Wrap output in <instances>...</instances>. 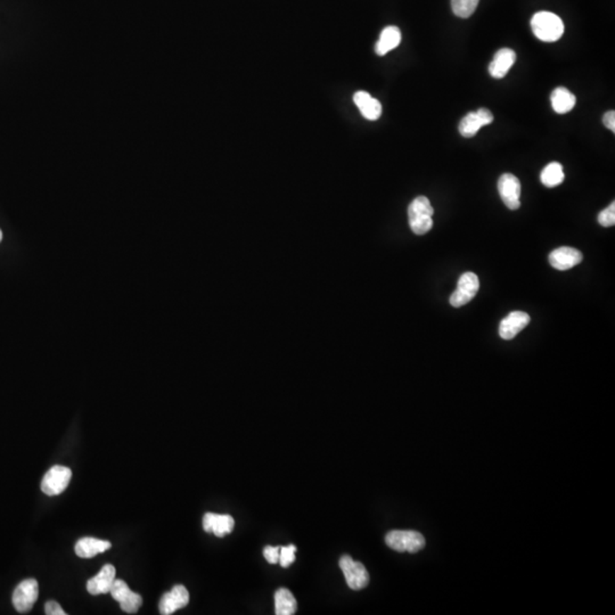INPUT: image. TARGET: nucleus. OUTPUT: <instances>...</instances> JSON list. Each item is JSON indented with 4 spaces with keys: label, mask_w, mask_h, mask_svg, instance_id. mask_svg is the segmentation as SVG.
Instances as JSON below:
<instances>
[{
    "label": "nucleus",
    "mask_w": 615,
    "mask_h": 615,
    "mask_svg": "<svg viewBox=\"0 0 615 615\" xmlns=\"http://www.w3.org/2000/svg\"><path fill=\"white\" fill-rule=\"evenodd\" d=\"M531 29L539 40L554 43L562 38L564 33L563 21L551 12H539L534 15Z\"/></svg>",
    "instance_id": "f257e3e1"
},
{
    "label": "nucleus",
    "mask_w": 615,
    "mask_h": 615,
    "mask_svg": "<svg viewBox=\"0 0 615 615\" xmlns=\"http://www.w3.org/2000/svg\"><path fill=\"white\" fill-rule=\"evenodd\" d=\"M433 213L434 209L431 205L429 198L425 196H418L412 201L408 208V219L410 226L416 235H425L432 230Z\"/></svg>",
    "instance_id": "f03ea898"
},
{
    "label": "nucleus",
    "mask_w": 615,
    "mask_h": 615,
    "mask_svg": "<svg viewBox=\"0 0 615 615\" xmlns=\"http://www.w3.org/2000/svg\"><path fill=\"white\" fill-rule=\"evenodd\" d=\"M385 543L393 551L415 554L425 547V538L417 531L393 530L386 534Z\"/></svg>",
    "instance_id": "7ed1b4c3"
},
{
    "label": "nucleus",
    "mask_w": 615,
    "mask_h": 615,
    "mask_svg": "<svg viewBox=\"0 0 615 615\" xmlns=\"http://www.w3.org/2000/svg\"><path fill=\"white\" fill-rule=\"evenodd\" d=\"M72 478V470L65 466L56 465L50 468L41 481V490L47 496H57L67 489Z\"/></svg>",
    "instance_id": "20e7f679"
},
{
    "label": "nucleus",
    "mask_w": 615,
    "mask_h": 615,
    "mask_svg": "<svg viewBox=\"0 0 615 615\" xmlns=\"http://www.w3.org/2000/svg\"><path fill=\"white\" fill-rule=\"evenodd\" d=\"M39 585L35 579L22 581L13 592V605L20 613L29 612L38 599Z\"/></svg>",
    "instance_id": "39448f33"
},
{
    "label": "nucleus",
    "mask_w": 615,
    "mask_h": 615,
    "mask_svg": "<svg viewBox=\"0 0 615 615\" xmlns=\"http://www.w3.org/2000/svg\"><path fill=\"white\" fill-rule=\"evenodd\" d=\"M340 568L346 577V583L352 590H361L369 583V575L365 566L360 562H356L348 555H344L340 560Z\"/></svg>",
    "instance_id": "423d86ee"
},
{
    "label": "nucleus",
    "mask_w": 615,
    "mask_h": 615,
    "mask_svg": "<svg viewBox=\"0 0 615 615\" xmlns=\"http://www.w3.org/2000/svg\"><path fill=\"white\" fill-rule=\"evenodd\" d=\"M480 288L479 277L474 273H463L458 281L457 290L450 296V305L455 308L463 307L474 299Z\"/></svg>",
    "instance_id": "0eeeda50"
},
{
    "label": "nucleus",
    "mask_w": 615,
    "mask_h": 615,
    "mask_svg": "<svg viewBox=\"0 0 615 615\" xmlns=\"http://www.w3.org/2000/svg\"><path fill=\"white\" fill-rule=\"evenodd\" d=\"M110 594L120 604L122 611L128 614H135L142 605V596L136 592H131L128 585L123 580L115 579L113 586L111 588Z\"/></svg>",
    "instance_id": "6e6552de"
},
{
    "label": "nucleus",
    "mask_w": 615,
    "mask_h": 615,
    "mask_svg": "<svg viewBox=\"0 0 615 615\" xmlns=\"http://www.w3.org/2000/svg\"><path fill=\"white\" fill-rule=\"evenodd\" d=\"M498 192L508 209L517 210L521 206V183L514 174H502L498 180Z\"/></svg>",
    "instance_id": "1a4fd4ad"
},
{
    "label": "nucleus",
    "mask_w": 615,
    "mask_h": 615,
    "mask_svg": "<svg viewBox=\"0 0 615 615\" xmlns=\"http://www.w3.org/2000/svg\"><path fill=\"white\" fill-rule=\"evenodd\" d=\"M492 121H494V114L491 113V111L487 108H480L476 112H470L461 119L458 127L459 132L465 138H470L475 136L482 127L490 125Z\"/></svg>",
    "instance_id": "9d476101"
},
{
    "label": "nucleus",
    "mask_w": 615,
    "mask_h": 615,
    "mask_svg": "<svg viewBox=\"0 0 615 615\" xmlns=\"http://www.w3.org/2000/svg\"><path fill=\"white\" fill-rule=\"evenodd\" d=\"M189 603V592L183 585L174 586L161 598L159 609L162 615L174 614L178 609L186 607Z\"/></svg>",
    "instance_id": "9b49d317"
},
{
    "label": "nucleus",
    "mask_w": 615,
    "mask_h": 615,
    "mask_svg": "<svg viewBox=\"0 0 615 615\" xmlns=\"http://www.w3.org/2000/svg\"><path fill=\"white\" fill-rule=\"evenodd\" d=\"M583 256L580 251L575 250L573 247H563L549 254V264L555 269L565 271L577 266L582 261Z\"/></svg>",
    "instance_id": "f8f14e48"
},
{
    "label": "nucleus",
    "mask_w": 615,
    "mask_h": 615,
    "mask_svg": "<svg viewBox=\"0 0 615 615\" xmlns=\"http://www.w3.org/2000/svg\"><path fill=\"white\" fill-rule=\"evenodd\" d=\"M116 570L113 565L106 564L103 566L98 575L91 577L87 582V590L91 595L108 594L115 580Z\"/></svg>",
    "instance_id": "ddd939ff"
},
{
    "label": "nucleus",
    "mask_w": 615,
    "mask_h": 615,
    "mask_svg": "<svg viewBox=\"0 0 615 615\" xmlns=\"http://www.w3.org/2000/svg\"><path fill=\"white\" fill-rule=\"evenodd\" d=\"M530 316L522 311H514L502 320L500 335L504 340H512L530 322Z\"/></svg>",
    "instance_id": "4468645a"
},
{
    "label": "nucleus",
    "mask_w": 615,
    "mask_h": 615,
    "mask_svg": "<svg viewBox=\"0 0 615 615\" xmlns=\"http://www.w3.org/2000/svg\"><path fill=\"white\" fill-rule=\"evenodd\" d=\"M235 526V521L230 515L206 513L203 517L204 531L213 534L217 537L222 538L232 531Z\"/></svg>",
    "instance_id": "2eb2a0df"
},
{
    "label": "nucleus",
    "mask_w": 615,
    "mask_h": 615,
    "mask_svg": "<svg viewBox=\"0 0 615 615\" xmlns=\"http://www.w3.org/2000/svg\"><path fill=\"white\" fill-rule=\"evenodd\" d=\"M517 61V52L509 48H502L495 54L494 60L489 65V73L495 79H502L509 72Z\"/></svg>",
    "instance_id": "dca6fc26"
},
{
    "label": "nucleus",
    "mask_w": 615,
    "mask_h": 615,
    "mask_svg": "<svg viewBox=\"0 0 615 615\" xmlns=\"http://www.w3.org/2000/svg\"><path fill=\"white\" fill-rule=\"evenodd\" d=\"M354 102L357 105L360 113L363 114L365 119L375 121L380 119L382 115V105L367 91H357L354 94Z\"/></svg>",
    "instance_id": "f3484780"
},
{
    "label": "nucleus",
    "mask_w": 615,
    "mask_h": 615,
    "mask_svg": "<svg viewBox=\"0 0 615 615\" xmlns=\"http://www.w3.org/2000/svg\"><path fill=\"white\" fill-rule=\"evenodd\" d=\"M112 547V543L108 540L96 539V538L84 537L79 540L74 547V551L79 558H93L96 555L102 554Z\"/></svg>",
    "instance_id": "a211bd4d"
},
{
    "label": "nucleus",
    "mask_w": 615,
    "mask_h": 615,
    "mask_svg": "<svg viewBox=\"0 0 615 615\" xmlns=\"http://www.w3.org/2000/svg\"><path fill=\"white\" fill-rule=\"evenodd\" d=\"M401 43V31L397 26H386L380 33V39L375 45V52L380 56H384L390 50L397 48Z\"/></svg>",
    "instance_id": "6ab92c4d"
},
{
    "label": "nucleus",
    "mask_w": 615,
    "mask_h": 615,
    "mask_svg": "<svg viewBox=\"0 0 615 615\" xmlns=\"http://www.w3.org/2000/svg\"><path fill=\"white\" fill-rule=\"evenodd\" d=\"M551 106L553 110L558 114L569 113L573 110L577 103L575 95L566 89L565 87H558L554 89L551 95Z\"/></svg>",
    "instance_id": "aec40b11"
},
{
    "label": "nucleus",
    "mask_w": 615,
    "mask_h": 615,
    "mask_svg": "<svg viewBox=\"0 0 615 615\" xmlns=\"http://www.w3.org/2000/svg\"><path fill=\"white\" fill-rule=\"evenodd\" d=\"M298 609L295 597L288 589L281 588L275 594V613L277 615H292Z\"/></svg>",
    "instance_id": "412c9836"
},
{
    "label": "nucleus",
    "mask_w": 615,
    "mask_h": 615,
    "mask_svg": "<svg viewBox=\"0 0 615 615\" xmlns=\"http://www.w3.org/2000/svg\"><path fill=\"white\" fill-rule=\"evenodd\" d=\"M564 178H565V176H564L563 167L558 162L549 163L548 166H546L543 168L541 174H540L541 183L546 187H548V188H553V187L560 185V184L563 183Z\"/></svg>",
    "instance_id": "4be33fe9"
},
{
    "label": "nucleus",
    "mask_w": 615,
    "mask_h": 615,
    "mask_svg": "<svg viewBox=\"0 0 615 615\" xmlns=\"http://www.w3.org/2000/svg\"><path fill=\"white\" fill-rule=\"evenodd\" d=\"M480 0H451L453 14L461 18H470L476 11Z\"/></svg>",
    "instance_id": "5701e85b"
},
{
    "label": "nucleus",
    "mask_w": 615,
    "mask_h": 615,
    "mask_svg": "<svg viewBox=\"0 0 615 615\" xmlns=\"http://www.w3.org/2000/svg\"><path fill=\"white\" fill-rule=\"evenodd\" d=\"M295 553L296 547L294 545L281 547L278 563L281 564L283 568H288V566L295 560Z\"/></svg>",
    "instance_id": "b1692460"
},
{
    "label": "nucleus",
    "mask_w": 615,
    "mask_h": 615,
    "mask_svg": "<svg viewBox=\"0 0 615 615\" xmlns=\"http://www.w3.org/2000/svg\"><path fill=\"white\" fill-rule=\"evenodd\" d=\"M598 222L602 225L603 227H612L615 225V203L612 202V204L606 208V209L603 210V211L598 215Z\"/></svg>",
    "instance_id": "393cba45"
},
{
    "label": "nucleus",
    "mask_w": 615,
    "mask_h": 615,
    "mask_svg": "<svg viewBox=\"0 0 615 615\" xmlns=\"http://www.w3.org/2000/svg\"><path fill=\"white\" fill-rule=\"evenodd\" d=\"M279 551H281V547H271V546H267V547L264 548V558L267 560L268 563H278Z\"/></svg>",
    "instance_id": "a878e982"
},
{
    "label": "nucleus",
    "mask_w": 615,
    "mask_h": 615,
    "mask_svg": "<svg viewBox=\"0 0 615 615\" xmlns=\"http://www.w3.org/2000/svg\"><path fill=\"white\" fill-rule=\"evenodd\" d=\"M45 612L47 615H65L64 609H62L61 605L55 601L47 602L45 605Z\"/></svg>",
    "instance_id": "bb28decb"
},
{
    "label": "nucleus",
    "mask_w": 615,
    "mask_h": 615,
    "mask_svg": "<svg viewBox=\"0 0 615 615\" xmlns=\"http://www.w3.org/2000/svg\"><path fill=\"white\" fill-rule=\"evenodd\" d=\"M603 123L609 130L615 131V112L614 111H609L605 113L603 118Z\"/></svg>",
    "instance_id": "cd10ccee"
},
{
    "label": "nucleus",
    "mask_w": 615,
    "mask_h": 615,
    "mask_svg": "<svg viewBox=\"0 0 615 615\" xmlns=\"http://www.w3.org/2000/svg\"><path fill=\"white\" fill-rule=\"evenodd\" d=\"M3 241V232L0 230V242Z\"/></svg>",
    "instance_id": "c85d7f7f"
}]
</instances>
